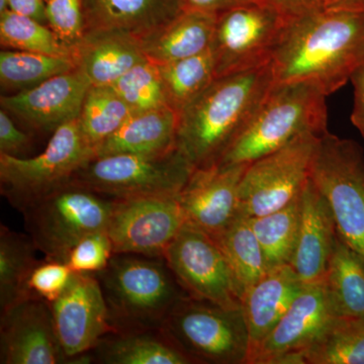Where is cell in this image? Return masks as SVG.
<instances>
[{"instance_id": "cell-17", "label": "cell", "mask_w": 364, "mask_h": 364, "mask_svg": "<svg viewBox=\"0 0 364 364\" xmlns=\"http://www.w3.org/2000/svg\"><path fill=\"white\" fill-rule=\"evenodd\" d=\"M336 317L324 279L306 284L247 364H272L282 354L305 351Z\"/></svg>"}, {"instance_id": "cell-26", "label": "cell", "mask_w": 364, "mask_h": 364, "mask_svg": "<svg viewBox=\"0 0 364 364\" xmlns=\"http://www.w3.org/2000/svg\"><path fill=\"white\" fill-rule=\"evenodd\" d=\"M213 238L226 258L242 301L249 289L269 272L248 218L237 215L229 226Z\"/></svg>"}, {"instance_id": "cell-21", "label": "cell", "mask_w": 364, "mask_h": 364, "mask_svg": "<svg viewBox=\"0 0 364 364\" xmlns=\"http://www.w3.org/2000/svg\"><path fill=\"white\" fill-rule=\"evenodd\" d=\"M304 286L291 265H284L270 269L243 296L241 308L247 326L248 358L274 329Z\"/></svg>"}, {"instance_id": "cell-41", "label": "cell", "mask_w": 364, "mask_h": 364, "mask_svg": "<svg viewBox=\"0 0 364 364\" xmlns=\"http://www.w3.org/2000/svg\"><path fill=\"white\" fill-rule=\"evenodd\" d=\"M249 1L252 0H182V11L219 14Z\"/></svg>"}, {"instance_id": "cell-40", "label": "cell", "mask_w": 364, "mask_h": 364, "mask_svg": "<svg viewBox=\"0 0 364 364\" xmlns=\"http://www.w3.org/2000/svg\"><path fill=\"white\" fill-rule=\"evenodd\" d=\"M350 82L353 87L351 122L364 139V64L352 74Z\"/></svg>"}, {"instance_id": "cell-37", "label": "cell", "mask_w": 364, "mask_h": 364, "mask_svg": "<svg viewBox=\"0 0 364 364\" xmlns=\"http://www.w3.org/2000/svg\"><path fill=\"white\" fill-rule=\"evenodd\" d=\"M45 16L55 35L70 49L83 37L82 0H50L46 2Z\"/></svg>"}, {"instance_id": "cell-5", "label": "cell", "mask_w": 364, "mask_h": 364, "mask_svg": "<svg viewBox=\"0 0 364 364\" xmlns=\"http://www.w3.org/2000/svg\"><path fill=\"white\" fill-rule=\"evenodd\" d=\"M114 200L68 182L21 210L28 236L47 259L65 262L86 235L107 232Z\"/></svg>"}, {"instance_id": "cell-25", "label": "cell", "mask_w": 364, "mask_h": 364, "mask_svg": "<svg viewBox=\"0 0 364 364\" xmlns=\"http://www.w3.org/2000/svg\"><path fill=\"white\" fill-rule=\"evenodd\" d=\"M117 336L102 339L95 350L107 364L193 363L162 329L116 332Z\"/></svg>"}, {"instance_id": "cell-34", "label": "cell", "mask_w": 364, "mask_h": 364, "mask_svg": "<svg viewBox=\"0 0 364 364\" xmlns=\"http://www.w3.org/2000/svg\"><path fill=\"white\" fill-rule=\"evenodd\" d=\"M0 42L18 51L71 57L70 48L59 40L50 26L11 9L0 14Z\"/></svg>"}, {"instance_id": "cell-18", "label": "cell", "mask_w": 364, "mask_h": 364, "mask_svg": "<svg viewBox=\"0 0 364 364\" xmlns=\"http://www.w3.org/2000/svg\"><path fill=\"white\" fill-rule=\"evenodd\" d=\"M92 86L85 72L76 67L41 85L1 97L4 111L14 114L38 130L55 131L77 119L86 95Z\"/></svg>"}, {"instance_id": "cell-2", "label": "cell", "mask_w": 364, "mask_h": 364, "mask_svg": "<svg viewBox=\"0 0 364 364\" xmlns=\"http://www.w3.org/2000/svg\"><path fill=\"white\" fill-rule=\"evenodd\" d=\"M272 85L270 64L215 78L179 112L177 149L195 169L219 164Z\"/></svg>"}, {"instance_id": "cell-12", "label": "cell", "mask_w": 364, "mask_h": 364, "mask_svg": "<svg viewBox=\"0 0 364 364\" xmlns=\"http://www.w3.org/2000/svg\"><path fill=\"white\" fill-rule=\"evenodd\" d=\"M186 225L177 196H144L114 200L107 234L114 254L164 258Z\"/></svg>"}, {"instance_id": "cell-38", "label": "cell", "mask_w": 364, "mask_h": 364, "mask_svg": "<svg viewBox=\"0 0 364 364\" xmlns=\"http://www.w3.org/2000/svg\"><path fill=\"white\" fill-rule=\"evenodd\" d=\"M72 275L73 272L67 263L46 258L33 268L28 282V293L53 303L65 291Z\"/></svg>"}, {"instance_id": "cell-14", "label": "cell", "mask_w": 364, "mask_h": 364, "mask_svg": "<svg viewBox=\"0 0 364 364\" xmlns=\"http://www.w3.org/2000/svg\"><path fill=\"white\" fill-rule=\"evenodd\" d=\"M49 305L59 343L69 361L90 359L86 354L116 332L95 274L73 273L65 291Z\"/></svg>"}, {"instance_id": "cell-9", "label": "cell", "mask_w": 364, "mask_h": 364, "mask_svg": "<svg viewBox=\"0 0 364 364\" xmlns=\"http://www.w3.org/2000/svg\"><path fill=\"white\" fill-rule=\"evenodd\" d=\"M291 20L260 0L217 14L210 48L215 77L269 65Z\"/></svg>"}, {"instance_id": "cell-36", "label": "cell", "mask_w": 364, "mask_h": 364, "mask_svg": "<svg viewBox=\"0 0 364 364\" xmlns=\"http://www.w3.org/2000/svg\"><path fill=\"white\" fill-rule=\"evenodd\" d=\"M114 248L107 232H95L86 235L71 248L65 263L73 273H97L109 264Z\"/></svg>"}, {"instance_id": "cell-7", "label": "cell", "mask_w": 364, "mask_h": 364, "mask_svg": "<svg viewBox=\"0 0 364 364\" xmlns=\"http://www.w3.org/2000/svg\"><path fill=\"white\" fill-rule=\"evenodd\" d=\"M310 178L329 203L340 238L364 260L363 148L328 131L318 139Z\"/></svg>"}, {"instance_id": "cell-45", "label": "cell", "mask_w": 364, "mask_h": 364, "mask_svg": "<svg viewBox=\"0 0 364 364\" xmlns=\"http://www.w3.org/2000/svg\"><path fill=\"white\" fill-rule=\"evenodd\" d=\"M44 1H45V4H46V2L50 1V0H44Z\"/></svg>"}, {"instance_id": "cell-32", "label": "cell", "mask_w": 364, "mask_h": 364, "mask_svg": "<svg viewBox=\"0 0 364 364\" xmlns=\"http://www.w3.org/2000/svg\"><path fill=\"white\" fill-rule=\"evenodd\" d=\"M75 68L71 57L18 50L0 53L1 86L6 90H18V92L31 90L48 79Z\"/></svg>"}, {"instance_id": "cell-16", "label": "cell", "mask_w": 364, "mask_h": 364, "mask_svg": "<svg viewBox=\"0 0 364 364\" xmlns=\"http://www.w3.org/2000/svg\"><path fill=\"white\" fill-rule=\"evenodd\" d=\"M249 164L196 168L178 195L186 224L214 237L239 215V186Z\"/></svg>"}, {"instance_id": "cell-11", "label": "cell", "mask_w": 364, "mask_h": 364, "mask_svg": "<svg viewBox=\"0 0 364 364\" xmlns=\"http://www.w3.org/2000/svg\"><path fill=\"white\" fill-rule=\"evenodd\" d=\"M320 136L304 134L280 149L249 163L239 186V215L260 217L296 200L310 178Z\"/></svg>"}, {"instance_id": "cell-4", "label": "cell", "mask_w": 364, "mask_h": 364, "mask_svg": "<svg viewBox=\"0 0 364 364\" xmlns=\"http://www.w3.org/2000/svg\"><path fill=\"white\" fill-rule=\"evenodd\" d=\"M327 95L306 82L273 85L219 164H249L304 135L328 132Z\"/></svg>"}, {"instance_id": "cell-23", "label": "cell", "mask_w": 364, "mask_h": 364, "mask_svg": "<svg viewBox=\"0 0 364 364\" xmlns=\"http://www.w3.org/2000/svg\"><path fill=\"white\" fill-rule=\"evenodd\" d=\"M178 117L170 107L133 112L116 133L98 146L95 157L162 154L176 149Z\"/></svg>"}, {"instance_id": "cell-43", "label": "cell", "mask_w": 364, "mask_h": 364, "mask_svg": "<svg viewBox=\"0 0 364 364\" xmlns=\"http://www.w3.org/2000/svg\"><path fill=\"white\" fill-rule=\"evenodd\" d=\"M9 9L31 16L41 23L46 21L44 0H9Z\"/></svg>"}, {"instance_id": "cell-1", "label": "cell", "mask_w": 364, "mask_h": 364, "mask_svg": "<svg viewBox=\"0 0 364 364\" xmlns=\"http://www.w3.org/2000/svg\"><path fill=\"white\" fill-rule=\"evenodd\" d=\"M364 64V9H318L291 18L275 52L273 85L306 82L326 95Z\"/></svg>"}, {"instance_id": "cell-3", "label": "cell", "mask_w": 364, "mask_h": 364, "mask_svg": "<svg viewBox=\"0 0 364 364\" xmlns=\"http://www.w3.org/2000/svg\"><path fill=\"white\" fill-rule=\"evenodd\" d=\"M95 275L116 332L161 329L170 311L188 296L162 257L114 254Z\"/></svg>"}, {"instance_id": "cell-33", "label": "cell", "mask_w": 364, "mask_h": 364, "mask_svg": "<svg viewBox=\"0 0 364 364\" xmlns=\"http://www.w3.org/2000/svg\"><path fill=\"white\" fill-rule=\"evenodd\" d=\"M169 107L181 112L215 77L210 51L159 65Z\"/></svg>"}, {"instance_id": "cell-30", "label": "cell", "mask_w": 364, "mask_h": 364, "mask_svg": "<svg viewBox=\"0 0 364 364\" xmlns=\"http://www.w3.org/2000/svg\"><path fill=\"white\" fill-rule=\"evenodd\" d=\"M304 354L306 364H364V318L337 316Z\"/></svg>"}, {"instance_id": "cell-24", "label": "cell", "mask_w": 364, "mask_h": 364, "mask_svg": "<svg viewBox=\"0 0 364 364\" xmlns=\"http://www.w3.org/2000/svg\"><path fill=\"white\" fill-rule=\"evenodd\" d=\"M217 14L182 11L161 30L140 41L146 58L158 65L210 51Z\"/></svg>"}, {"instance_id": "cell-27", "label": "cell", "mask_w": 364, "mask_h": 364, "mask_svg": "<svg viewBox=\"0 0 364 364\" xmlns=\"http://www.w3.org/2000/svg\"><path fill=\"white\" fill-rule=\"evenodd\" d=\"M324 282L337 316L364 318V260L339 235Z\"/></svg>"}, {"instance_id": "cell-29", "label": "cell", "mask_w": 364, "mask_h": 364, "mask_svg": "<svg viewBox=\"0 0 364 364\" xmlns=\"http://www.w3.org/2000/svg\"><path fill=\"white\" fill-rule=\"evenodd\" d=\"M301 217V193L286 207L270 214L248 218L264 254L268 269L291 264L298 242Z\"/></svg>"}, {"instance_id": "cell-22", "label": "cell", "mask_w": 364, "mask_h": 364, "mask_svg": "<svg viewBox=\"0 0 364 364\" xmlns=\"http://www.w3.org/2000/svg\"><path fill=\"white\" fill-rule=\"evenodd\" d=\"M71 58L93 86H112L147 60L140 41L121 32L85 33L71 48Z\"/></svg>"}, {"instance_id": "cell-35", "label": "cell", "mask_w": 364, "mask_h": 364, "mask_svg": "<svg viewBox=\"0 0 364 364\" xmlns=\"http://www.w3.org/2000/svg\"><path fill=\"white\" fill-rule=\"evenodd\" d=\"M112 87L133 112L169 107L159 65L150 60L136 64Z\"/></svg>"}, {"instance_id": "cell-28", "label": "cell", "mask_w": 364, "mask_h": 364, "mask_svg": "<svg viewBox=\"0 0 364 364\" xmlns=\"http://www.w3.org/2000/svg\"><path fill=\"white\" fill-rule=\"evenodd\" d=\"M37 247L28 235L16 233L4 225L0 227V306L9 308L31 296L28 282L40 262Z\"/></svg>"}, {"instance_id": "cell-44", "label": "cell", "mask_w": 364, "mask_h": 364, "mask_svg": "<svg viewBox=\"0 0 364 364\" xmlns=\"http://www.w3.org/2000/svg\"><path fill=\"white\" fill-rule=\"evenodd\" d=\"M320 9H364V0H320Z\"/></svg>"}, {"instance_id": "cell-39", "label": "cell", "mask_w": 364, "mask_h": 364, "mask_svg": "<svg viewBox=\"0 0 364 364\" xmlns=\"http://www.w3.org/2000/svg\"><path fill=\"white\" fill-rule=\"evenodd\" d=\"M30 136L21 132L7 116L6 111H0V153L20 157L30 146Z\"/></svg>"}, {"instance_id": "cell-42", "label": "cell", "mask_w": 364, "mask_h": 364, "mask_svg": "<svg viewBox=\"0 0 364 364\" xmlns=\"http://www.w3.org/2000/svg\"><path fill=\"white\" fill-rule=\"evenodd\" d=\"M284 14L289 18L320 9V0H260Z\"/></svg>"}, {"instance_id": "cell-8", "label": "cell", "mask_w": 364, "mask_h": 364, "mask_svg": "<svg viewBox=\"0 0 364 364\" xmlns=\"http://www.w3.org/2000/svg\"><path fill=\"white\" fill-rule=\"evenodd\" d=\"M95 157L85 140L78 117L54 131L47 147L35 157H16L0 153L1 193L13 207L23 210L28 203L72 177Z\"/></svg>"}, {"instance_id": "cell-15", "label": "cell", "mask_w": 364, "mask_h": 364, "mask_svg": "<svg viewBox=\"0 0 364 364\" xmlns=\"http://www.w3.org/2000/svg\"><path fill=\"white\" fill-rule=\"evenodd\" d=\"M67 360L49 303L26 296L1 310L0 363L58 364Z\"/></svg>"}, {"instance_id": "cell-13", "label": "cell", "mask_w": 364, "mask_h": 364, "mask_svg": "<svg viewBox=\"0 0 364 364\" xmlns=\"http://www.w3.org/2000/svg\"><path fill=\"white\" fill-rule=\"evenodd\" d=\"M164 259L191 298L229 309L241 308L233 275L217 242L198 228L184 225Z\"/></svg>"}, {"instance_id": "cell-10", "label": "cell", "mask_w": 364, "mask_h": 364, "mask_svg": "<svg viewBox=\"0 0 364 364\" xmlns=\"http://www.w3.org/2000/svg\"><path fill=\"white\" fill-rule=\"evenodd\" d=\"M195 167L176 149L162 154H116L95 157L71 181L119 200L144 196H177Z\"/></svg>"}, {"instance_id": "cell-6", "label": "cell", "mask_w": 364, "mask_h": 364, "mask_svg": "<svg viewBox=\"0 0 364 364\" xmlns=\"http://www.w3.org/2000/svg\"><path fill=\"white\" fill-rule=\"evenodd\" d=\"M161 329L193 363H247L249 336L242 308L186 296L170 311Z\"/></svg>"}, {"instance_id": "cell-20", "label": "cell", "mask_w": 364, "mask_h": 364, "mask_svg": "<svg viewBox=\"0 0 364 364\" xmlns=\"http://www.w3.org/2000/svg\"><path fill=\"white\" fill-rule=\"evenodd\" d=\"M82 9L85 33L112 31L142 41L181 13L182 0H82Z\"/></svg>"}, {"instance_id": "cell-19", "label": "cell", "mask_w": 364, "mask_h": 364, "mask_svg": "<svg viewBox=\"0 0 364 364\" xmlns=\"http://www.w3.org/2000/svg\"><path fill=\"white\" fill-rule=\"evenodd\" d=\"M337 235L329 203L309 178L301 193V225L291 262L304 284L324 279Z\"/></svg>"}, {"instance_id": "cell-31", "label": "cell", "mask_w": 364, "mask_h": 364, "mask_svg": "<svg viewBox=\"0 0 364 364\" xmlns=\"http://www.w3.org/2000/svg\"><path fill=\"white\" fill-rule=\"evenodd\" d=\"M133 114L112 86H91L86 95L78 124L85 140L93 148L116 133Z\"/></svg>"}]
</instances>
